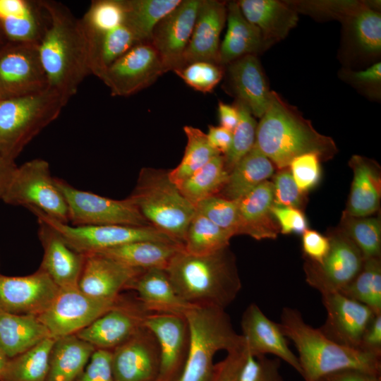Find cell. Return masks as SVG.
Returning a JSON list of instances; mask_svg holds the SVG:
<instances>
[{
  "label": "cell",
  "mask_w": 381,
  "mask_h": 381,
  "mask_svg": "<svg viewBox=\"0 0 381 381\" xmlns=\"http://www.w3.org/2000/svg\"><path fill=\"white\" fill-rule=\"evenodd\" d=\"M42 2L49 20L37 44L39 56L48 88L66 104L91 74L86 40L80 19L65 5L51 0Z\"/></svg>",
  "instance_id": "6da1fadb"
},
{
  "label": "cell",
  "mask_w": 381,
  "mask_h": 381,
  "mask_svg": "<svg viewBox=\"0 0 381 381\" xmlns=\"http://www.w3.org/2000/svg\"><path fill=\"white\" fill-rule=\"evenodd\" d=\"M254 146L279 169L288 168L295 157L303 154L315 153L327 161L338 152L332 138L318 132L296 107L273 90L258 123Z\"/></svg>",
  "instance_id": "7a4b0ae2"
},
{
  "label": "cell",
  "mask_w": 381,
  "mask_h": 381,
  "mask_svg": "<svg viewBox=\"0 0 381 381\" xmlns=\"http://www.w3.org/2000/svg\"><path fill=\"white\" fill-rule=\"evenodd\" d=\"M165 270L176 294L190 305L225 309L242 287L236 260L229 246L202 255L183 248Z\"/></svg>",
  "instance_id": "3957f363"
},
{
  "label": "cell",
  "mask_w": 381,
  "mask_h": 381,
  "mask_svg": "<svg viewBox=\"0 0 381 381\" xmlns=\"http://www.w3.org/2000/svg\"><path fill=\"white\" fill-rule=\"evenodd\" d=\"M279 325L296 349L304 381H319L331 373L349 369L380 375V356L334 342L319 328L306 323L298 310L283 308Z\"/></svg>",
  "instance_id": "277c9868"
},
{
  "label": "cell",
  "mask_w": 381,
  "mask_h": 381,
  "mask_svg": "<svg viewBox=\"0 0 381 381\" xmlns=\"http://www.w3.org/2000/svg\"><path fill=\"white\" fill-rule=\"evenodd\" d=\"M183 315L189 328V348L176 381H210L215 354L244 348V339L234 330L224 308L192 305Z\"/></svg>",
  "instance_id": "5b68a950"
},
{
  "label": "cell",
  "mask_w": 381,
  "mask_h": 381,
  "mask_svg": "<svg viewBox=\"0 0 381 381\" xmlns=\"http://www.w3.org/2000/svg\"><path fill=\"white\" fill-rule=\"evenodd\" d=\"M128 198L150 225L183 246L195 207L170 180L169 171L143 168Z\"/></svg>",
  "instance_id": "8992f818"
},
{
  "label": "cell",
  "mask_w": 381,
  "mask_h": 381,
  "mask_svg": "<svg viewBox=\"0 0 381 381\" xmlns=\"http://www.w3.org/2000/svg\"><path fill=\"white\" fill-rule=\"evenodd\" d=\"M65 104L54 90L0 99V155L13 162L59 116Z\"/></svg>",
  "instance_id": "52a82bcc"
},
{
  "label": "cell",
  "mask_w": 381,
  "mask_h": 381,
  "mask_svg": "<svg viewBox=\"0 0 381 381\" xmlns=\"http://www.w3.org/2000/svg\"><path fill=\"white\" fill-rule=\"evenodd\" d=\"M91 74L97 78L114 61L140 43L126 20L124 0L92 1L80 19Z\"/></svg>",
  "instance_id": "ba28073f"
},
{
  "label": "cell",
  "mask_w": 381,
  "mask_h": 381,
  "mask_svg": "<svg viewBox=\"0 0 381 381\" xmlns=\"http://www.w3.org/2000/svg\"><path fill=\"white\" fill-rule=\"evenodd\" d=\"M1 200L9 205L36 209L68 224L65 198L51 174L49 162L43 159L17 166Z\"/></svg>",
  "instance_id": "9c48e42d"
},
{
  "label": "cell",
  "mask_w": 381,
  "mask_h": 381,
  "mask_svg": "<svg viewBox=\"0 0 381 381\" xmlns=\"http://www.w3.org/2000/svg\"><path fill=\"white\" fill-rule=\"evenodd\" d=\"M336 20L341 24L339 58L344 68L377 62L381 55L380 1L351 0Z\"/></svg>",
  "instance_id": "30bf717a"
},
{
  "label": "cell",
  "mask_w": 381,
  "mask_h": 381,
  "mask_svg": "<svg viewBox=\"0 0 381 381\" xmlns=\"http://www.w3.org/2000/svg\"><path fill=\"white\" fill-rule=\"evenodd\" d=\"M29 210L37 219L56 231L72 248L83 255L139 241L178 243L152 226H73L56 220L36 209Z\"/></svg>",
  "instance_id": "8fae6325"
},
{
  "label": "cell",
  "mask_w": 381,
  "mask_h": 381,
  "mask_svg": "<svg viewBox=\"0 0 381 381\" xmlns=\"http://www.w3.org/2000/svg\"><path fill=\"white\" fill-rule=\"evenodd\" d=\"M68 208V224L73 226H151L126 198L114 200L76 188L55 178Z\"/></svg>",
  "instance_id": "7c38bea8"
},
{
  "label": "cell",
  "mask_w": 381,
  "mask_h": 381,
  "mask_svg": "<svg viewBox=\"0 0 381 381\" xmlns=\"http://www.w3.org/2000/svg\"><path fill=\"white\" fill-rule=\"evenodd\" d=\"M329 249L321 263L305 260L306 281L320 294L339 292L361 271L364 259L352 240L339 228L328 231Z\"/></svg>",
  "instance_id": "4fadbf2b"
},
{
  "label": "cell",
  "mask_w": 381,
  "mask_h": 381,
  "mask_svg": "<svg viewBox=\"0 0 381 381\" xmlns=\"http://www.w3.org/2000/svg\"><path fill=\"white\" fill-rule=\"evenodd\" d=\"M89 296L78 286L59 288L49 306L37 317L52 337L75 334L119 301Z\"/></svg>",
  "instance_id": "5bb4252c"
},
{
  "label": "cell",
  "mask_w": 381,
  "mask_h": 381,
  "mask_svg": "<svg viewBox=\"0 0 381 381\" xmlns=\"http://www.w3.org/2000/svg\"><path fill=\"white\" fill-rule=\"evenodd\" d=\"M166 70L150 42H140L107 67L99 78L112 96L128 97L149 87Z\"/></svg>",
  "instance_id": "9a60e30c"
},
{
  "label": "cell",
  "mask_w": 381,
  "mask_h": 381,
  "mask_svg": "<svg viewBox=\"0 0 381 381\" xmlns=\"http://www.w3.org/2000/svg\"><path fill=\"white\" fill-rule=\"evenodd\" d=\"M47 88L37 44L6 42L0 46V99L32 95Z\"/></svg>",
  "instance_id": "2e32d148"
},
{
  "label": "cell",
  "mask_w": 381,
  "mask_h": 381,
  "mask_svg": "<svg viewBox=\"0 0 381 381\" xmlns=\"http://www.w3.org/2000/svg\"><path fill=\"white\" fill-rule=\"evenodd\" d=\"M201 0H181L155 27L150 43L166 72L183 66V56L189 43Z\"/></svg>",
  "instance_id": "e0dca14e"
},
{
  "label": "cell",
  "mask_w": 381,
  "mask_h": 381,
  "mask_svg": "<svg viewBox=\"0 0 381 381\" xmlns=\"http://www.w3.org/2000/svg\"><path fill=\"white\" fill-rule=\"evenodd\" d=\"M111 366L115 381H157L160 353L153 333L142 326L111 350Z\"/></svg>",
  "instance_id": "ac0fdd59"
},
{
  "label": "cell",
  "mask_w": 381,
  "mask_h": 381,
  "mask_svg": "<svg viewBox=\"0 0 381 381\" xmlns=\"http://www.w3.org/2000/svg\"><path fill=\"white\" fill-rule=\"evenodd\" d=\"M59 287L42 269L11 277L0 274V310L38 316L52 303Z\"/></svg>",
  "instance_id": "d6986e66"
},
{
  "label": "cell",
  "mask_w": 381,
  "mask_h": 381,
  "mask_svg": "<svg viewBox=\"0 0 381 381\" xmlns=\"http://www.w3.org/2000/svg\"><path fill=\"white\" fill-rule=\"evenodd\" d=\"M143 326L157 339L160 353V369L157 381H176L187 357L190 332L184 315L149 313Z\"/></svg>",
  "instance_id": "ffe728a7"
},
{
  "label": "cell",
  "mask_w": 381,
  "mask_h": 381,
  "mask_svg": "<svg viewBox=\"0 0 381 381\" xmlns=\"http://www.w3.org/2000/svg\"><path fill=\"white\" fill-rule=\"evenodd\" d=\"M321 296L327 317L319 329L339 344L360 349L363 334L375 315L374 312L366 305L339 292Z\"/></svg>",
  "instance_id": "44dd1931"
},
{
  "label": "cell",
  "mask_w": 381,
  "mask_h": 381,
  "mask_svg": "<svg viewBox=\"0 0 381 381\" xmlns=\"http://www.w3.org/2000/svg\"><path fill=\"white\" fill-rule=\"evenodd\" d=\"M150 313L140 304L119 298L110 310L75 334L96 349L113 350L132 337Z\"/></svg>",
  "instance_id": "7402d4cb"
},
{
  "label": "cell",
  "mask_w": 381,
  "mask_h": 381,
  "mask_svg": "<svg viewBox=\"0 0 381 381\" xmlns=\"http://www.w3.org/2000/svg\"><path fill=\"white\" fill-rule=\"evenodd\" d=\"M241 327L248 353L274 355L301 375L298 357L289 348L279 323L268 318L258 305L251 303L246 308Z\"/></svg>",
  "instance_id": "603a6c76"
},
{
  "label": "cell",
  "mask_w": 381,
  "mask_h": 381,
  "mask_svg": "<svg viewBox=\"0 0 381 381\" xmlns=\"http://www.w3.org/2000/svg\"><path fill=\"white\" fill-rule=\"evenodd\" d=\"M143 271L99 253H89L85 255L78 286L89 296L115 299Z\"/></svg>",
  "instance_id": "cb8c5ba5"
},
{
  "label": "cell",
  "mask_w": 381,
  "mask_h": 381,
  "mask_svg": "<svg viewBox=\"0 0 381 381\" xmlns=\"http://www.w3.org/2000/svg\"><path fill=\"white\" fill-rule=\"evenodd\" d=\"M225 66L227 90L243 102L253 116L261 118L270 104L272 90L258 56L246 55Z\"/></svg>",
  "instance_id": "d4e9b609"
},
{
  "label": "cell",
  "mask_w": 381,
  "mask_h": 381,
  "mask_svg": "<svg viewBox=\"0 0 381 381\" xmlns=\"http://www.w3.org/2000/svg\"><path fill=\"white\" fill-rule=\"evenodd\" d=\"M226 16V1L201 0L182 67L196 61L220 64L219 37Z\"/></svg>",
  "instance_id": "484cf974"
},
{
  "label": "cell",
  "mask_w": 381,
  "mask_h": 381,
  "mask_svg": "<svg viewBox=\"0 0 381 381\" xmlns=\"http://www.w3.org/2000/svg\"><path fill=\"white\" fill-rule=\"evenodd\" d=\"M49 20L42 0H0V30L6 42L38 44Z\"/></svg>",
  "instance_id": "4316f807"
},
{
  "label": "cell",
  "mask_w": 381,
  "mask_h": 381,
  "mask_svg": "<svg viewBox=\"0 0 381 381\" xmlns=\"http://www.w3.org/2000/svg\"><path fill=\"white\" fill-rule=\"evenodd\" d=\"M38 236L44 249L40 269L59 288L78 286L85 255L72 248L52 226L37 219Z\"/></svg>",
  "instance_id": "83f0119b"
},
{
  "label": "cell",
  "mask_w": 381,
  "mask_h": 381,
  "mask_svg": "<svg viewBox=\"0 0 381 381\" xmlns=\"http://www.w3.org/2000/svg\"><path fill=\"white\" fill-rule=\"evenodd\" d=\"M240 9L248 21L260 30L268 48L284 40L298 21V13L285 1L240 0Z\"/></svg>",
  "instance_id": "f1b7e54d"
},
{
  "label": "cell",
  "mask_w": 381,
  "mask_h": 381,
  "mask_svg": "<svg viewBox=\"0 0 381 381\" xmlns=\"http://www.w3.org/2000/svg\"><path fill=\"white\" fill-rule=\"evenodd\" d=\"M142 307L150 313L183 315L192 306L176 293L164 269L152 268L140 273L129 284Z\"/></svg>",
  "instance_id": "f546056e"
},
{
  "label": "cell",
  "mask_w": 381,
  "mask_h": 381,
  "mask_svg": "<svg viewBox=\"0 0 381 381\" xmlns=\"http://www.w3.org/2000/svg\"><path fill=\"white\" fill-rule=\"evenodd\" d=\"M273 200V183L266 180L236 201L240 234L256 240L277 238L279 228L270 211Z\"/></svg>",
  "instance_id": "4dcf8cb0"
},
{
  "label": "cell",
  "mask_w": 381,
  "mask_h": 381,
  "mask_svg": "<svg viewBox=\"0 0 381 381\" xmlns=\"http://www.w3.org/2000/svg\"><path fill=\"white\" fill-rule=\"evenodd\" d=\"M226 21V33L219 47L221 65L246 55L258 56L269 49L259 28L246 20L237 1L227 3Z\"/></svg>",
  "instance_id": "1f68e13d"
},
{
  "label": "cell",
  "mask_w": 381,
  "mask_h": 381,
  "mask_svg": "<svg viewBox=\"0 0 381 381\" xmlns=\"http://www.w3.org/2000/svg\"><path fill=\"white\" fill-rule=\"evenodd\" d=\"M349 164L353 178L344 212L356 217H368L380 207V167L375 161L357 155L351 157Z\"/></svg>",
  "instance_id": "d6a6232c"
},
{
  "label": "cell",
  "mask_w": 381,
  "mask_h": 381,
  "mask_svg": "<svg viewBox=\"0 0 381 381\" xmlns=\"http://www.w3.org/2000/svg\"><path fill=\"white\" fill-rule=\"evenodd\" d=\"M52 337L37 315L0 310V349L8 358L15 357Z\"/></svg>",
  "instance_id": "836d02e7"
},
{
  "label": "cell",
  "mask_w": 381,
  "mask_h": 381,
  "mask_svg": "<svg viewBox=\"0 0 381 381\" xmlns=\"http://www.w3.org/2000/svg\"><path fill=\"white\" fill-rule=\"evenodd\" d=\"M95 349L75 334L55 338L46 381H75Z\"/></svg>",
  "instance_id": "e575fe53"
},
{
  "label": "cell",
  "mask_w": 381,
  "mask_h": 381,
  "mask_svg": "<svg viewBox=\"0 0 381 381\" xmlns=\"http://www.w3.org/2000/svg\"><path fill=\"white\" fill-rule=\"evenodd\" d=\"M183 248L182 244L152 241H134L101 252L127 266L146 270L166 269L173 257Z\"/></svg>",
  "instance_id": "d590c367"
},
{
  "label": "cell",
  "mask_w": 381,
  "mask_h": 381,
  "mask_svg": "<svg viewBox=\"0 0 381 381\" xmlns=\"http://www.w3.org/2000/svg\"><path fill=\"white\" fill-rule=\"evenodd\" d=\"M273 163L255 146L229 172L218 195L237 201L272 176Z\"/></svg>",
  "instance_id": "8d00e7d4"
},
{
  "label": "cell",
  "mask_w": 381,
  "mask_h": 381,
  "mask_svg": "<svg viewBox=\"0 0 381 381\" xmlns=\"http://www.w3.org/2000/svg\"><path fill=\"white\" fill-rule=\"evenodd\" d=\"M54 339L48 337L25 352L8 358L0 381H46Z\"/></svg>",
  "instance_id": "74e56055"
},
{
  "label": "cell",
  "mask_w": 381,
  "mask_h": 381,
  "mask_svg": "<svg viewBox=\"0 0 381 381\" xmlns=\"http://www.w3.org/2000/svg\"><path fill=\"white\" fill-rule=\"evenodd\" d=\"M181 0H124L126 23L139 42H150L156 25Z\"/></svg>",
  "instance_id": "f35d334b"
},
{
  "label": "cell",
  "mask_w": 381,
  "mask_h": 381,
  "mask_svg": "<svg viewBox=\"0 0 381 381\" xmlns=\"http://www.w3.org/2000/svg\"><path fill=\"white\" fill-rule=\"evenodd\" d=\"M223 155H218L183 181L178 187L183 196L195 206L199 202L218 195L228 176Z\"/></svg>",
  "instance_id": "ab89813d"
},
{
  "label": "cell",
  "mask_w": 381,
  "mask_h": 381,
  "mask_svg": "<svg viewBox=\"0 0 381 381\" xmlns=\"http://www.w3.org/2000/svg\"><path fill=\"white\" fill-rule=\"evenodd\" d=\"M183 131L187 138L183 157L176 168L169 171L170 180L177 186L221 155L210 145L207 134L199 128L185 126Z\"/></svg>",
  "instance_id": "60d3db41"
},
{
  "label": "cell",
  "mask_w": 381,
  "mask_h": 381,
  "mask_svg": "<svg viewBox=\"0 0 381 381\" xmlns=\"http://www.w3.org/2000/svg\"><path fill=\"white\" fill-rule=\"evenodd\" d=\"M231 237V234L195 211L187 228L183 249L193 255H208L229 246Z\"/></svg>",
  "instance_id": "b9f144b4"
},
{
  "label": "cell",
  "mask_w": 381,
  "mask_h": 381,
  "mask_svg": "<svg viewBox=\"0 0 381 381\" xmlns=\"http://www.w3.org/2000/svg\"><path fill=\"white\" fill-rule=\"evenodd\" d=\"M339 293L366 305L375 314L381 313L380 258L365 260L359 273Z\"/></svg>",
  "instance_id": "7bdbcfd3"
},
{
  "label": "cell",
  "mask_w": 381,
  "mask_h": 381,
  "mask_svg": "<svg viewBox=\"0 0 381 381\" xmlns=\"http://www.w3.org/2000/svg\"><path fill=\"white\" fill-rule=\"evenodd\" d=\"M339 228L360 250L364 260L380 258L381 222L378 217H356L343 212Z\"/></svg>",
  "instance_id": "ee69618b"
},
{
  "label": "cell",
  "mask_w": 381,
  "mask_h": 381,
  "mask_svg": "<svg viewBox=\"0 0 381 381\" xmlns=\"http://www.w3.org/2000/svg\"><path fill=\"white\" fill-rule=\"evenodd\" d=\"M234 104L238 111V122L232 132L230 149L224 156L229 173L253 148L258 126L254 116L243 102L236 99Z\"/></svg>",
  "instance_id": "f6af8a7d"
},
{
  "label": "cell",
  "mask_w": 381,
  "mask_h": 381,
  "mask_svg": "<svg viewBox=\"0 0 381 381\" xmlns=\"http://www.w3.org/2000/svg\"><path fill=\"white\" fill-rule=\"evenodd\" d=\"M195 211L232 235H240V218L236 201L219 195L206 198L195 205Z\"/></svg>",
  "instance_id": "bcb514c9"
},
{
  "label": "cell",
  "mask_w": 381,
  "mask_h": 381,
  "mask_svg": "<svg viewBox=\"0 0 381 381\" xmlns=\"http://www.w3.org/2000/svg\"><path fill=\"white\" fill-rule=\"evenodd\" d=\"M188 85L203 92H211L222 80L225 66L212 62L196 61L174 71Z\"/></svg>",
  "instance_id": "7dc6e473"
},
{
  "label": "cell",
  "mask_w": 381,
  "mask_h": 381,
  "mask_svg": "<svg viewBox=\"0 0 381 381\" xmlns=\"http://www.w3.org/2000/svg\"><path fill=\"white\" fill-rule=\"evenodd\" d=\"M338 77L367 99L375 102L380 101V61L375 62L366 69L361 71L343 67L338 71Z\"/></svg>",
  "instance_id": "c3c4849f"
},
{
  "label": "cell",
  "mask_w": 381,
  "mask_h": 381,
  "mask_svg": "<svg viewBox=\"0 0 381 381\" xmlns=\"http://www.w3.org/2000/svg\"><path fill=\"white\" fill-rule=\"evenodd\" d=\"M280 365L277 358L247 353L241 370L240 381H284Z\"/></svg>",
  "instance_id": "681fc988"
},
{
  "label": "cell",
  "mask_w": 381,
  "mask_h": 381,
  "mask_svg": "<svg viewBox=\"0 0 381 381\" xmlns=\"http://www.w3.org/2000/svg\"><path fill=\"white\" fill-rule=\"evenodd\" d=\"M320 159L315 153H306L295 157L289 167L299 190L305 193L313 188L321 176Z\"/></svg>",
  "instance_id": "f907efd6"
},
{
  "label": "cell",
  "mask_w": 381,
  "mask_h": 381,
  "mask_svg": "<svg viewBox=\"0 0 381 381\" xmlns=\"http://www.w3.org/2000/svg\"><path fill=\"white\" fill-rule=\"evenodd\" d=\"M272 183L273 205L300 209L304 202V193L298 188L288 168L279 169Z\"/></svg>",
  "instance_id": "816d5d0a"
},
{
  "label": "cell",
  "mask_w": 381,
  "mask_h": 381,
  "mask_svg": "<svg viewBox=\"0 0 381 381\" xmlns=\"http://www.w3.org/2000/svg\"><path fill=\"white\" fill-rule=\"evenodd\" d=\"M75 381H115L111 366V351L96 349Z\"/></svg>",
  "instance_id": "f5cc1de1"
},
{
  "label": "cell",
  "mask_w": 381,
  "mask_h": 381,
  "mask_svg": "<svg viewBox=\"0 0 381 381\" xmlns=\"http://www.w3.org/2000/svg\"><path fill=\"white\" fill-rule=\"evenodd\" d=\"M271 213L283 234H302L308 229V222L301 209L272 205Z\"/></svg>",
  "instance_id": "db71d44e"
},
{
  "label": "cell",
  "mask_w": 381,
  "mask_h": 381,
  "mask_svg": "<svg viewBox=\"0 0 381 381\" xmlns=\"http://www.w3.org/2000/svg\"><path fill=\"white\" fill-rule=\"evenodd\" d=\"M246 346L228 352L226 356L214 365L210 381H240V373L247 356Z\"/></svg>",
  "instance_id": "11a10c76"
},
{
  "label": "cell",
  "mask_w": 381,
  "mask_h": 381,
  "mask_svg": "<svg viewBox=\"0 0 381 381\" xmlns=\"http://www.w3.org/2000/svg\"><path fill=\"white\" fill-rule=\"evenodd\" d=\"M302 249L306 259L321 263L329 249V241L317 231L306 229L302 234Z\"/></svg>",
  "instance_id": "9f6ffc18"
},
{
  "label": "cell",
  "mask_w": 381,
  "mask_h": 381,
  "mask_svg": "<svg viewBox=\"0 0 381 381\" xmlns=\"http://www.w3.org/2000/svg\"><path fill=\"white\" fill-rule=\"evenodd\" d=\"M359 349L381 357V313L375 314L369 322Z\"/></svg>",
  "instance_id": "6f0895ef"
},
{
  "label": "cell",
  "mask_w": 381,
  "mask_h": 381,
  "mask_svg": "<svg viewBox=\"0 0 381 381\" xmlns=\"http://www.w3.org/2000/svg\"><path fill=\"white\" fill-rule=\"evenodd\" d=\"M207 136L210 145L224 156L230 149L232 132L222 126H210Z\"/></svg>",
  "instance_id": "680465c9"
},
{
  "label": "cell",
  "mask_w": 381,
  "mask_h": 381,
  "mask_svg": "<svg viewBox=\"0 0 381 381\" xmlns=\"http://www.w3.org/2000/svg\"><path fill=\"white\" fill-rule=\"evenodd\" d=\"M325 381H381L380 375L358 370H343L331 373Z\"/></svg>",
  "instance_id": "91938a15"
},
{
  "label": "cell",
  "mask_w": 381,
  "mask_h": 381,
  "mask_svg": "<svg viewBox=\"0 0 381 381\" xmlns=\"http://www.w3.org/2000/svg\"><path fill=\"white\" fill-rule=\"evenodd\" d=\"M220 126L233 132L238 122V111L235 104H228L221 101L218 103Z\"/></svg>",
  "instance_id": "94428289"
},
{
  "label": "cell",
  "mask_w": 381,
  "mask_h": 381,
  "mask_svg": "<svg viewBox=\"0 0 381 381\" xmlns=\"http://www.w3.org/2000/svg\"><path fill=\"white\" fill-rule=\"evenodd\" d=\"M15 162L0 155V199H1L16 168Z\"/></svg>",
  "instance_id": "6125c7cd"
},
{
  "label": "cell",
  "mask_w": 381,
  "mask_h": 381,
  "mask_svg": "<svg viewBox=\"0 0 381 381\" xmlns=\"http://www.w3.org/2000/svg\"><path fill=\"white\" fill-rule=\"evenodd\" d=\"M8 358L6 356V355L1 351L0 349V378L1 376V374L3 373V370L5 368V365L8 361Z\"/></svg>",
  "instance_id": "be15d7a7"
},
{
  "label": "cell",
  "mask_w": 381,
  "mask_h": 381,
  "mask_svg": "<svg viewBox=\"0 0 381 381\" xmlns=\"http://www.w3.org/2000/svg\"><path fill=\"white\" fill-rule=\"evenodd\" d=\"M5 42H6V41L0 30V46L4 44Z\"/></svg>",
  "instance_id": "e7e4bbea"
},
{
  "label": "cell",
  "mask_w": 381,
  "mask_h": 381,
  "mask_svg": "<svg viewBox=\"0 0 381 381\" xmlns=\"http://www.w3.org/2000/svg\"><path fill=\"white\" fill-rule=\"evenodd\" d=\"M319 381H325V380H324V379H322V380H319Z\"/></svg>",
  "instance_id": "03108f58"
}]
</instances>
